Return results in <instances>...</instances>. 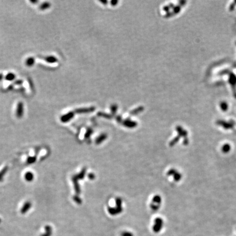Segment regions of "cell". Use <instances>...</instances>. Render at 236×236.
<instances>
[{"instance_id": "obj_25", "label": "cell", "mask_w": 236, "mask_h": 236, "mask_svg": "<svg viewBox=\"0 0 236 236\" xmlns=\"http://www.w3.org/2000/svg\"><path fill=\"white\" fill-rule=\"evenodd\" d=\"M100 2L102 3H103L104 5H106L108 3L107 1H100Z\"/></svg>"}, {"instance_id": "obj_11", "label": "cell", "mask_w": 236, "mask_h": 236, "mask_svg": "<svg viewBox=\"0 0 236 236\" xmlns=\"http://www.w3.org/2000/svg\"><path fill=\"white\" fill-rule=\"evenodd\" d=\"M16 76L14 73H9L5 75V78L7 81H14L16 79Z\"/></svg>"}, {"instance_id": "obj_18", "label": "cell", "mask_w": 236, "mask_h": 236, "mask_svg": "<svg viewBox=\"0 0 236 236\" xmlns=\"http://www.w3.org/2000/svg\"><path fill=\"white\" fill-rule=\"evenodd\" d=\"M111 111L112 113H113V114H114L115 113H116L117 109H118V106L117 104H112L111 107Z\"/></svg>"}, {"instance_id": "obj_27", "label": "cell", "mask_w": 236, "mask_h": 236, "mask_svg": "<svg viewBox=\"0 0 236 236\" xmlns=\"http://www.w3.org/2000/svg\"><path fill=\"white\" fill-rule=\"evenodd\" d=\"M31 2L32 3H37L38 1H31Z\"/></svg>"}, {"instance_id": "obj_14", "label": "cell", "mask_w": 236, "mask_h": 236, "mask_svg": "<svg viewBox=\"0 0 236 236\" xmlns=\"http://www.w3.org/2000/svg\"><path fill=\"white\" fill-rule=\"evenodd\" d=\"M143 110H144V108L143 107H138L137 108H136V109H134V111H132L131 112V114H132V115H136V114H137L138 113H140V112H142Z\"/></svg>"}, {"instance_id": "obj_23", "label": "cell", "mask_w": 236, "mask_h": 236, "mask_svg": "<svg viewBox=\"0 0 236 236\" xmlns=\"http://www.w3.org/2000/svg\"><path fill=\"white\" fill-rule=\"evenodd\" d=\"M89 178L90 179H94V178H95V176H94V174H89Z\"/></svg>"}, {"instance_id": "obj_15", "label": "cell", "mask_w": 236, "mask_h": 236, "mask_svg": "<svg viewBox=\"0 0 236 236\" xmlns=\"http://www.w3.org/2000/svg\"><path fill=\"white\" fill-rule=\"evenodd\" d=\"M33 176L32 173L28 172L25 174V179L27 181H31L33 179Z\"/></svg>"}, {"instance_id": "obj_2", "label": "cell", "mask_w": 236, "mask_h": 236, "mask_svg": "<svg viewBox=\"0 0 236 236\" xmlns=\"http://www.w3.org/2000/svg\"><path fill=\"white\" fill-rule=\"evenodd\" d=\"M24 104L22 102H19L16 108V114L17 117L21 118L24 114Z\"/></svg>"}, {"instance_id": "obj_7", "label": "cell", "mask_w": 236, "mask_h": 236, "mask_svg": "<svg viewBox=\"0 0 236 236\" xmlns=\"http://www.w3.org/2000/svg\"><path fill=\"white\" fill-rule=\"evenodd\" d=\"M43 59L47 62L49 63V64H54V63L58 62V59L56 58H55L54 56H45Z\"/></svg>"}, {"instance_id": "obj_22", "label": "cell", "mask_w": 236, "mask_h": 236, "mask_svg": "<svg viewBox=\"0 0 236 236\" xmlns=\"http://www.w3.org/2000/svg\"><path fill=\"white\" fill-rule=\"evenodd\" d=\"M118 2H119V1H118L113 0V1H112L111 2V5H112L115 6V5H117V3H118Z\"/></svg>"}, {"instance_id": "obj_17", "label": "cell", "mask_w": 236, "mask_h": 236, "mask_svg": "<svg viewBox=\"0 0 236 236\" xmlns=\"http://www.w3.org/2000/svg\"><path fill=\"white\" fill-rule=\"evenodd\" d=\"M98 115L101 116V117H105V118H108V119H111V118H112V115H111L108 114H106V113H100V112H99V113H98Z\"/></svg>"}, {"instance_id": "obj_5", "label": "cell", "mask_w": 236, "mask_h": 236, "mask_svg": "<svg viewBox=\"0 0 236 236\" xmlns=\"http://www.w3.org/2000/svg\"><path fill=\"white\" fill-rule=\"evenodd\" d=\"M123 123L124 126H125L126 127H130V128L134 127L137 125V123L136 122L133 121L132 120H130L129 119H126L125 120H124L123 121Z\"/></svg>"}, {"instance_id": "obj_26", "label": "cell", "mask_w": 236, "mask_h": 236, "mask_svg": "<svg viewBox=\"0 0 236 236\" xmlns=\"http://www.w3.org/2000/svg\"><path fill=\"white\" fill-rule=\"evenodd\" d=\"M3 78V75L2 74H0V81H2Z\"/></svg>"}, {"instance_id": "obj_24", "label": "cell", "mask_w": 236, "mask_h": 236, "mask_svg": "<svg viewBox=\"0 0 236 236\" xmlns=\"http://www.w3.org/2000/svg\"><path fill=\"white\" fill-rule=\"evenodd\" d=\"M117 120L118 121V122H121L122 121L121 120V118L120 116H118L117 117Z\"/></svg>"}, {"instance_id": "obj_3", "label": "cell", "mask_w": 236, "mask_h": 236, "mask_svg": "<svg viewBox=\"0 0 236 236\" xmlns=\"http://www.w3.org/2000/svg\"><path fill=\"white\" fill-rule=\"evenodd\" d=\"M74 116H75V112H71L66 114H64L62 117H61V120L63 123H67L73 118Z\"/></svg>"}, {"instance_id": "obj_1", "label": "cell", "mask_w": 236, "mask_h": 236, "mask_svg": "<svg viewBox=\"0 0 236 236\" xmlns=\"http://www.w3.org/2000/svg\"><path fill=\"white\" fill-rule=\"evenodd\" d=\"M163 226V221L161 218H156L155 220V224L153 226V230L155 233H158L161 231Z\"/></svg>"}, {"instance_id": "obj_6", "label": "cell", "mask_w": 236, "mask_h": 236, "mask_svg": "<svg viewBox=\"0 0 236 236\" xmlns=\"http://www.w3.org/2000/svg\"><path fill=\"white\" fill-rule=\"evenodd\" d=\"M122 208L121 207H117L116 208H108V211L109 213L111 215H115L118 214L119 213H120L122 212Z\"/></svg>"}, {"instance_id": "obj_4", "label": "cell", "mask_w": 236, "mask_h": 236, "mask_svg": "<svg viewBox=\"0 0 236 236\" xmlns=\"http://www.w3.org/2000/svg\"><path fill=\"white\" fill-rule=\"evenodd\" d=\"M95 109V108L94 107H91L89 108H80V109H77L75 111V113H89L94 111Z\"/></svg>"}, {"instance_id": "obj_13", "label": "cell", "mask_w": 236, "mask_h": 236, "mask_svg": "<svg viewBox=\"0 0 236 236\" xmlns=\"http://www.w3.org/2000/svg\"><path fill=\"white\" fill-rule=\"evenodd\" d=\"M30 207H31V205H30V203L29 202H27L26 203H25V204L24 205L23 208L22 209L21 212H22V213L24 214L26 212H27V210L30 208Z\"/></svg>"}, {"instance_id": "obj_8", "label": "cell", "mask_w": 236, "mask_h": 236, "mask_svg": "<svg viewBox=\"0 0 236 236\" xmlns=\"http://www.w3.org/2000/svg\"><path fill=\"white\" fill-rule=\"evenodd\" d=\"M45 232L42 234L41 236H51L53 233L52 228L50 226H46L45 228Z\"/></svg>"}, {"instance_id": "obj_10", "label": "cell", "mask_w": 236, "mask_h": 236, "mask_svg": "<svg viewBox=\"0 0 236 236\" xmlns=\"http://www.w3.org/2000/svg\"><path fill=\"white\" fill-rule=\"evenodd\" d=\"M35 60L32 57L28 58L25 61L26 65L27 66H28V67H31L33 64H35Z\"/></svg>"}, {"instance_id": "obj_12", "label": "cell", "mask_w": 236, "mask_h": 236, "mask_svg": "<svg viewBox=\"0 0 236 236\" xmlns=\"http://www.w3.org/2000/svg\"><path fill=\"white\" fill-rule=\"evenodd\" d=\"M107 137V134H101L100 136H99V137L97 138L96 140V143L97 144H100V143H102V142H103L104 140H105L106 139Z\"/></svg>"}, {"instance_id": "obj_16", "label": "cell", "mask_w": 236, "mask_h": 236, "mask_svg": "<svg viewBox=\"0 0 236 236\" xmlns=\"http://www.w3.org/2000/svg\"><path fill=\"white\" fill-rule=\"evenodd\" d=\"M121 236H134V234L132 232H130L129 231H123L121 235Z\"/></svg>"}, {"instance_id": "obj_21", "label": "cell", "mask_w": 236, "mask_h": 236, "mask_svg": "<svg viewBox=\"0 0 236 236\" xmlns=\"http://www.w3.org/2000/svg\"><path fill=\"white\" fill-rule=\"evenodd\" d=\"M74 199L75 200V202H77L78 203H81V199L79 197H75V198H74Z\"/></svg>"}, {"instance_id": "obj_20", "label": "cell", "mask_w": 236, "mask_h": 236, "mask_svg": "<svg viewBox=\"0 0 236 236\" xmlns=\"http://www.w3.org/2000/svg\"><path fill=\"white\" fill-rule=\"evenodd\" d=\"M92 133V130L90 129H89L87 130V132H86V134H85V137H89V136H90V135Z\"/></svg>"}, {"instance_id": "obj_19", "label": "cell", "mask_w": 236, "mask_h": 236, "mask_svg": "<svg viewBox=\"0 0 236 236\" xmlns=\"http://www.w3.org/2000/svg\"><path fill=\"white\" fill-rule=\"evenodd\" d=\"M153 201L154 202L157 203H160V202H161V198L159 196H155L154 197Z\"/></svg>"}, {"instance_id": "obj_9", "label": "cell", "mask_w": 236, "mask_h": 236, "mask_svg": "<svg viewBox=\"0 0 236 236\" xmlns=\"http://www.w3.org/2000/svg\"><path fill=\"white\" fill-rule=\"evenodd\" d=\"M50 6H51V4L49 2H44V3L41 4V5H40V7H39V8H40L41 10L44 11V10H46V9L49 8L50 7Z\"/></svg>"}]
</instances>
